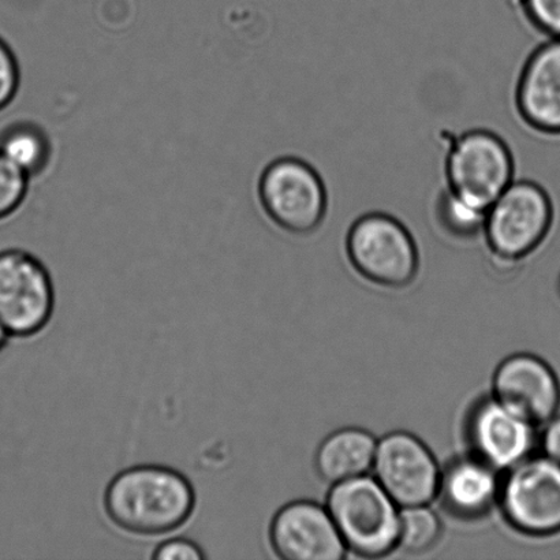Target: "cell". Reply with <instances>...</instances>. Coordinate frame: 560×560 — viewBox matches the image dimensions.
Listing matches in <instances>:
<instances>
[{"label":"cell","instance_id":"cell-1","mask_svg":"<svg viewBox=\"0 0 560 560\" xmlns=\"http://www.w3.org/2000/svg\"><path fill=\"white\" fill-rule=\"evenodd\" d=\"M188 477L164 465H136L108 482L103 509L109 523L125 534L159 537L183 528L196 510Z\"/></svg>","mask_w":560,"mask_h":560},{"label":"cell","instance_id":"cell-2","mask_svg":"<svg viewBox=\"0 0 560 560\" xmlns=\"http://www.w3.org/2000/svg\"><path fill=\"white\" fill-rule=\"evenodd\" d=\"M439 142L443 150V188L476 211L486 213L517 179L512 148L497 131L444 130Z\"/></svg>","mask_w":560,"mask_h":560},{"label":"cell","instance_id":"cell-3","mask_svg":"<svg viewBox=\"0 0 560 560\" xmlns=\"http://www.w3.org/2000/svg\"><path fill=\"white\" fill-rule=\"evenodd\" d=\"M556 219V202L545 186L515 179L486 212L481 237L493 270L513 272L546 243Z\"/></svg>","mask_w":560,"mask_h":560},{"label":"cell","instance_id":"cell-4","mask_svg":"<svg viewBox=\"0 0 560 560\" xmlns=\"http://www.w3.org/2000/svg\"><path fill=\"white\" fill-rule=\"evenodd\" d=\"M257 202L273 226L294 237H307L327 221L329 196L326 183L304 159H272L256 183Z\"/></svg>","mask_w":560,"mask_h":560},{"label":"cell","instance_id":"cell-5","mask_svg":"<svg viewBox=\"0 0 560 560\" xmlns=\"http://www.w3.org/2000/svg\"><path fill=\"white\" fill-rule=\"evenodd\" d=\"M398 508L368 475L334 485L327 501L346 548L364 558H381L398 547Z\"/></svg>","mask_w":560,"mask_h":560},{"label":"cell","instance_id":"cell-6","mask_svg":"<svg viewBox=\"0 0 560 560\" xmlns=\"http://www.w3.org/2000/svg\"><path fill=\"white\" fill-rule=\"evenodd\" d=\"M346 254L354 270L383 288L399 289L413 282L420 255L410 230L387 212H366L346 235Z\"/></svg>","mask_w":560,"mask_h":560},{"label":"cell","instance_id":"cell-7","mask_svg":"<svg viewBox=\"0 0 560 560\" xmlns=\"http://www.w3.org/2000/svg\"><path fill=\"white\" fill-rule=\"evenodd\" d=\"M504 520L520 534H560V464L546 455L530 457L506 470L499 493Z\"/></svg>","mask_w":560,"mask_h":560},{"label":"cell","instance_id":"cell-8","mask_svg":"<svg viewBox=\"0 0 560 560\" xmlns=\"http://www.w3.org/2000/svg\"><path fill=\"white\" fill-rule=\"evenodd\" d=\"M55 288L48 268L31 252L0 250V323L10 337L31 338L51 322Z\"/></svg>","mask_w":560,"mask_h":560},{"label":"cell","instance_id":"cell-9","mask_svg":"<svg viewBox=\"0 0 560 560\" xmlns=\"http://www.w3.org/2000/svg\"><path fill=\"white\" fill-rule=\"evenodd\" d=\"M372 470L399 508L424 506L438 495L441 468L430 448L411 433H388L377 442Z\"/></svg>","mask_w":560,"mask_h":560},{"label":"cell","instance_id":"cell-10","mask_svg":"<svg viewBox=\"0 0 560 560\" xmlns=\"http://www.w3.org/2000/svg\"><path fill=\"white\" fill-rule=\"evenodd\" d=\"M536 428L492 395L471 408L466 436L477 458L503 471L530 457L537 444Z\"/></svg>","mask_w":560,"mask_h":560},{"label":"cell","instance_id":"cell-11","mask_svg":"<svg viewBox=\"0 0 560 560\" xmlns=\"http://www.w3.org/2000/svg\"><path fill=\"white\" fill-rule=\"evenodd\" d=\"M514 108L532 133L560 137V38H545L525 59L515 81Z\"/></svg>","mask_w":560,"mask_h":560},{"label":"cell","instance_id":"cell-12","mask_svg":"<svg viewBox=\"0 0 560 560\" xmlns=\"http://www.w3.org/2000/svg\"><path fill=\"white\" fill-rule=\"evenodd\" d=\"M268 537L273 552L284 560H340L348 551L328 509L310 501L278 510Z\"/></svg>","mask_w":560,"mask_h":560},{"label":"cell","instance_id":"cell-13","mask_svg":"<svg viewBox=\"0 0 560 560\" xmlns=\"http://www.w3.org/2000/svg\"><path fill=\"white\" fill-rule=\"evenodd\" d=\"M493 397L523 419L539 427L558 413L560 382L540 357L515 354L493 375Z\"/></svg>","mask_w":560,"mask_h":560},{"label":"cell","instance_id":"cell-14","mask_svg":"<svg viewBox=\"0 0 560 560\" xmlns=\"http://www.w3.org/2000/svg\"><path fill=\"white\" fill-rule=\"evenodd\" d=\"M501 482L497 469L476 455H469L450 460L444 466L436 497L453 517L480 520L499 503Z\"/></svg>","mask_w":560,"mask_h":560},{"label":"cell","instance_id":"cell-15","mask_svg":"<svg viewBox=\"0 0 560 560\" xmlns=\"http://www.w3.org/2000/svg\"><path fill=\"white\" fill-rule=\"evenodd\" d=\"M376 447V439L360 428L334 432L317 450V475L331 486L365 476L372 470Z\"/></svg>","mask_w":560,"mask_h":560},{"label":"cell","instance_id":"cell-16","mask_svg":"<svg viewBox=\"0 0 560 560\" xmlns=\"http://www.w3.org/2000/svg\"><path fill=\"white\" fill-rule=\"evenodd\" d=\"M0 153L32 180L43 177L54 161V142L32 119H15L0 129Z\"/></svg>","mask_w":560,"mask_h":560},{"label":"cell","instance_id":"cell-17","mask_svg":"<svg viewBox=\"0 0 560 560\" xmlns=\"http://www.w3.org/2000/svg\"><path fill=\"white\" fill-rule=\"evenodd\" d=\"M486 213L464 205L446 189L439 190L432 206V221L448 237L469 241L481 237Z\"/></svg>","mask_w":560,"mask_h":560},{"label":"cell","instance_id":"cell-18","mask_svg":"<svg viewBox=\"0 0 560 560\" xmlns=\"http://www.w3.org/2000/svg\"><path fill=\"white\" fill-rule=\"evenodd\" d=\"M441 535V520L428 504L399 510L398 547L405 552L417 556L430 551Z\"/></svg>","mask_w":560,"mask_h":560},{"label":"cell","instance_id":"cell-19","mask_svg":"<svg viewBox=\"0 0 560 560\" xmlns=\"http://www.w3.org/2000/svg\"><path fill=\"white\" fill-rule=\"evenodd\" d=\"M32 179L0 153V223L13 219L30 196Z\"/></svg>","mask_w":560,"mask_h":560},{"label":"cell","instance_id":"cell-20","mask_svg":"<svg viewBox=\"0 0 560 560\" xmlns=\"http://www.w3.org/2000/svg\"><path fill=\"white\" fill-rule=\"evenodd\" d=\"M515 13L545 38H560V0H512Z\"/></svg>","mask_w":560,"mask_h":560},{"label":"cell","instance_id":"cell-21","mask_svg":"<svg viewBox=\"0 0 560 560\" xmlns=\"http://www.w3.org/2000/svg\"><path fill=\"white\" fill-rule=\"evenodd\" d=\"M21 65L10 44L0 36V114L15 102L21 90Z\"/></svg>","mask_w":560,"mask_h":560},{"label":"cell","instance_id":"cell-22","mask_svg":"<svg viewBox=\"0 0 560 560\" xmlns=\"http://www.w3.org/2000/svg\"><path fill=\"white\" fill-rule=\"evenodd\" d=\"M152 560H205L206 552L196 541L186 537L163 540L151 553Z\"/></svg>","mask_w":560,"mask_h":560},{"label":"cell","instance_id":"cell-23","mask_svg":"<svg viewBox=\"0 0 560 560\" xmlns=\"http://www.w3.org/2000/svg\"><path fill=\"white\" fill-rule=\"evenodd\" d=\"M540 447L542 455L560 464V415L546 422L540 436Z\"/></svg>","mask_w":560,"mask_h":560},{"label":"cell","instance_id":"cell-24","mask_svg":"<svg viewBox=\"0 0 560 560\" xmlns=\"http://www.w3.org/2000/svg\"><path fill=\"white\" fill-rule=\"evenodd\" d=\"M9 337H10V334L8 332V329H5L3 327V324L0 323V351H2L5 343H8Z\"/></svg>","mask_w":560,"mask_h":560},{"label":"cell","instance_id":"cell-25","mask_svg":"<svg viewBox=\"0 0 560 560\" xmlns=\"http://www.w3.org/2000/svg\"><path fill=\"white\" fill-rule=\"evenodd\" d=\"M558 291H559V294H560V276H559V279H558Z\"/></svg>","mask_w":560,"mask_h":560}]
</instances>
